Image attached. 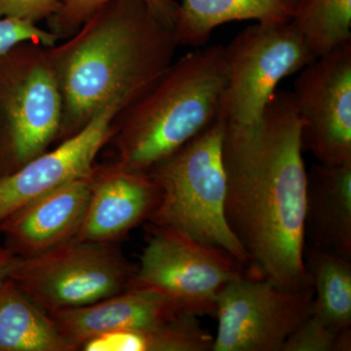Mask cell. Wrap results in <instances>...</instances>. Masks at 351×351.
<instances>
[{
    "instance_id": "cell-1",
    "label": "cell",
    "mask_w": 351,
    "mask_h": 351,
    "mask_svg": "<svg viewBox=\"0 0 351 351\" xmlns=\"http://www.w3.org/2000/svg\"><path fill=\"white\" fill-rule=\"evenodd\" d=\"M294 95L276 91L248 126L226 122V218L249 258L246 274L281 288L313 285L304 263L307 169Z\"/></svg>"
},
{
    "instance_id": "cell-2",
    "label": "cell",
    "mask_w": 351,
    "mask_h": 351,
    "mask_svg": "<svg viewBox=\"0 0 351 351\" xmlns=\"http://www.w3.org/2000/svg\"><path fill=\"white\" fill-rule=\"evenodd\" d=\"M174 29L140 0H110L63 43L47 47L62 99L56 143L73 137L113 101L147 93L174 62Z\"/></svg>"
},
{
    "instance_id": "cell-3",
    "label": "cell",
    "mask_w": 351,
    "mask_h": 351,
    "mask_svg": "<svg viewBox=\"0 0 351 351\" xmlns=\"http://www.w3.org/2000/svg\"><path fill=\"white\" fill-rule=\"evenodd\" d=\"M228 82L226 46H202L173 62L147 92L115 115L113 159L147 171L217 119Z\"/></svg>"
},
{
    "instance_id": "cell-4",
    "label": "cell",
    "mask_w": 351,
    "mask_h": 351,
    "mask_svg": "<svg viewBox=\"0 0 351 351\" xmlns=\"http://www.w3.org/2000/svg\"><path fill=\"white\" fill-rule=\"evenodd\" d=\"M225 131L226 120L219 114L204 131L147 170L159 189L158 204L147 223L170 226L223 249L247 270L248 256L226 218Z\"/></svg>"
},
{
    "instance_id": "cell-5",
    "label": "cell",
    "mask_w": 351,
    "mask_h": 351,
    "mask_svg": "<svg viewBox=\"0 0 351 351\" xmlns=\"http://www.w3.org/2000/svg\"><path fill=\"white\" fill-rule=\"evenodd\" d=\"M62 99L47 47L15 46L0 56V177L56 143Z\"/></svg>"
},
{
    "instance_id": "cell-6",
    "label": "cell",
    "mask_w": 351,
    "mask_h": 351,
    "mask_svg": "<svg viewBox=\"0 0 351 351\" xmlns=\"http://www.w3.org/2000/svg\"><path fill=\"white\" fill-rule=\"evenodd\" d=\"M135 270L114 244L71 240L40 255H15L8 279L49 314L119 294Z\"/></svg>"
},
{
    "instance_id": "cell-7",
    "label": "cell",
    "mask_w": 351,
    "mask_h": 351,
    "mask_svg": "<svg viewBox=\"0 0 351 351\" xmlns=\"http://www.w3.org/2000/svg\"><path fill=\"white\" fill-rule=\"evenodd\" d=\"M147 244L128 287L165 295L188 315L215 316L217 297L246 276L234 257L170 226L147 223Z\"/></svg>"
},
{
    "instance_id": "cell-8",
    "label": "cell",
    "mask_w": 351,
    "mask_h": 351,
    "mask_svg": "<svg viewBox=\"0 0 351 351\" xmlns=\"http://www.w3.org/2000/svg\"><path fill=\"white\" fill-rule=\"evenodd\" d=\"M228 82L219 114L230 125L262 117L280 82L314 59L292 23H256L226 46Z\"/></svg>"
},
{
    "instance_id": "cell-9",
    "label": "cell",
    "mask_w": 351,
    "mask_h": 351,
    "mask_svg": "<svg viewBox=\"0 0 351 351\" xmlns=\"http://www.w3.org/2000/svg\"><path fill=\"white\" fill-rule=\"evenodd\" d=\"M313 299V285L292 290L247 274L233 280L217 297L211 351H280Z\"/></svg>"
},
{
    "instance_id": "cell-10",
    "label": "cell",
    "mask_w": 351,
    "mask_h": 351,
    "mask_svg": "<svg viewBox=\"0 0 351 351\" xmlns=\"http://www.w3.org/2000/svg\"><path fill=\"white\" fill-rule=\"evenodd\" d=\"M294 85L304 152L323 164L351 161V43L316 58Z\"/></svg>"
},
{
    "instance_id": "cell-11",
    "label": "cell",
    "mask_w": 351,
    "mask_h": 351,
    "mask_svg": "<svg viewBox=\"0 0 351 351\" xmlns=\"http://www.w3.org/2000/svg\"><path fill=\"white\" fill-rule=\"evenodd\" d=\"M122 108L121 104L113 101L75 136L13 174L0 177V221L34 198L90 174L110 137L112 120Z\"/></svg>"
},
{
    "instance_id": "cell-12",
    "label": "cell",
    "mask_w": 351,
    "mask_h": 351,
    "mask_svg": "<svg viewBox=\"0 0 351 351\" xmlns=\"http://www.w3.org/2000/svg\"><path fill=\"white\" fill-rule=\"evenodd\" d=\"M159 201V189L147 171L123 164L95 163L91 191L75 241L115 244L147 221Z\"/></svg>"
},
{
    "instance_id": "cell-13",
    "label": "cell",
    "mask_w": 351,
    "mask_h": 351,
    "mask_svg": "<svg viewBox=\"0 0 351 351\" xmlns=\"http://www.w3.org/2000/svg\"><path fill=\"white\" fill-rule=\"evenodd\" d=\"M92 171L25 203L2 219L0 232L6 248L19 257H32L75 239L86 212Z\"/></svg>"
},
{
    "instance_id": "cell-14",
    "label": "cell",
    "mask_w": 351,
    "mask_h": 351,
    "mask_svg": "<svg viewBox=\"0 0 351 351\" xmlns=\"http://www.w3.org/2000/svg\"><path fill=\"white\" fill-rule=\"evenodd\" d=\"M49 315L64 341L77 351L84 341L99 335L156 327L188 314L165 295L149 289L128 287L94 304Z\"/></svg>"
},
{
    "instance_id": "cell-15",
    "label": "cell",
    "mask_w": 351,
    "mask_h": 351,
    "mask_svg": "<svg viewBox=\"0 0 351 351\" xmlns=\"http://www.w3.org/2000/svg\"><path fill=\"white\" fill-rule=\"evenodd\" d=\"M351 261V161L307 170L306 239Z\"/></svg>"
},
{
    "instance_id": "cell-16",
    "label": "cell",
    "mask_w": 351,
    "mask_h": 351,
    "mask_svg": "<svg viewBox=\"0 0 351 351\" xmlns=\"http://www.w3.org/2000/svg\"><path fill=\"white\" fill-rule=\"evenodd\" d=\"M298 0H182L174 25L179 46L206 45L219 25L234 21L289 23Z\"/></svg>"
},
{
    "instance_id": "cell-17",
    "label": "cell",
    "mask_w": 351,
    "mask_h": 351,
    "mask_svg": "<svg viewBox=\"0 0 351 351\" xmlns=\"http://www.w3.org/2000/svg\"><path fill=\"white\" fill-rule=\"evenodd\" d=\"M0 351H73L56 323L7 278L0 284Z\"/></svg>"
},
{
    "instance_id": "cell-18",
    "label": "cell",
    "mask_w": 351,
    "mask_h": 351,
    "mask_svg": "<svg viewBox=\"0 0 351 351\" xmlns=\"http://www.w3.org/2000/svg\"><path fill=\"white\" fill-rule=\"evenodd\" d=\"M213 343L214 337L197 317L182 315L156 327L99 335L78 351H211Z\"/></svg>"
},
{
    "instance_id": "cell-19",
    "label": "cell",
    "mask_w": 351,
    "mask_h": 351,
    "mask_svg": "<svg viewBox=\"0 0 351 351\" xmlns=\"http://www.w3.org/2000/svg\"><path fill=\"white\" fill-rule=\"evenodd\" d=\"M304 263L314 289L311 314L336 330L351 327V261L309 247Z\"/></svg>"
},
{
    "instance_id": "cell-20",
    "label": "cell",
    "mask_w": 351,
    "mask_h": 351,
    "mask_svg": "<svg viewBox=\"0 0 351 351\" xmlns=\"http://www.w3.org/2000/svg\"><path fill=\"white\" fill-rule=\"evenodd\" d=\"M291 23L315 58L351 43V0H298Z\"/></svg>"
},
{
    "instance_id": "cell-21",
    "label": "cell",
    "mask_w": 351,
    "mask_h": 351,
    "mask_svg": "<svg viewBox=\"0 0 351 351\" xmlns=\"http://www.w3.org/2000/svg\"><path fill=\"white\" fill-rule=\"evenodd\" d=\"M110 0H64L56 13L48 19L50 32L60 38L77 31L90 15ZM163 24L174 29L180 4L176 0H140Z\"/></svg>"
},
{
    "instance_id": "cell-22",
    "label": "cell",
    "mask_w": 351,
    "mask_h": 351,
    "mask_svg": "<svg viewBox=\"0 0 351 351\" xmlns=\"http://www.w3.org/2000/svg\"><path fill=\"white\" fill-rule=\"evenodd\" d=\"M339 331L311 313L284 341L280 351H335Z\"/></svg>"
},
{
    "instance_id": "cell-23",
    "label": "cell",
    "mask_w": 351,
    "mask_h": 351,
    "mask_svg": "<svg viewBox=\"0 0 351 351\" xmlns=\"http://www.w3.org/2000/svg\"><path fill=\"white\" fill-rule=\"evenodd\" d=\"M60 38L52 32L45 31L31 21L0 18V56H3L15 46L34 43L51 47Z\"/></svg>"
},
{
    "instance_id": "cell-24",
    "label": "cell",
    "mask_w": 351,
    "mask_h": 351,
    "mask_svg": "<svg viewBox=\"0 0 351 351\" xmlns=\"http://www.w3.org/2000/svg\"><path fill=\"white\" fill-rule=\"evenodd\" d=\"M64 0H0V18L38 23L57 12Z\"/></svg>"
},
{
    "instance_id": "cell-25",
    "label": "cell",
    "mask_w": 351,
    "mask_h": 351,
    "mask_svg": "<svg viewBox=\"0 0 351 351\" xmlns=\"http://www.w3.org/2000/svg\"><path fill=\"white\" fill-rule=\"evenodd\" d=\"M15 255L7 248L0 247V284L8 278V272Z\"/></svg>"
},
{
    "instance_id": "cell-26",
    "label": "cell",
    "mask_w": 351,
    "mask_h": 351,
    "mask_svg": "<svg viewBox=\"0 0 351 351\" xmlns=\"http://www.w3.org/2000/svg\"><path fill=\"white\" fill-rule=\"evenodd\" d=\"M350 328H346V329L341 330V331L339 332L338 339H337L336 350H335V351L351 350Z\"/></svg>"
}]
</instances>
